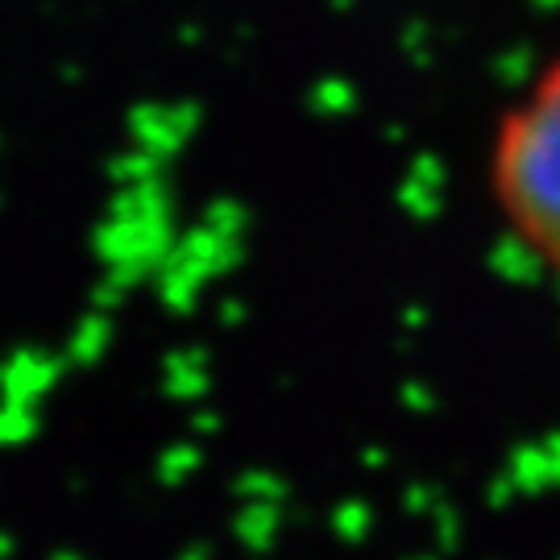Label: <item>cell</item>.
<instances>
[{
    "label": "cell",
    "mask_w": 560,
    "mask_h": 560,
    "mask_svg": "<svg viewBox=\"0 0 560 560\" xmlns=\"http://www.w3.org/2000/svg\"><path fill=\"white\" fill-rule=\"evenodd\" d=\"M486 171L506 233L560 279V59L506 104Z\"/></svg>",
    "instance_id": "1"
},
{
    "label": "cell",
    "mask_w": 560,
    "mask_h": 560,
    "mask_svg": "<svg viewBox=\"0 0 560 560\" xmlns=\"http://www.w3.org/2000/svg\"><path fill=\"white\" fill-rule=\"evenodd\" d=\"M25 432V416L21 411H0V441H13Z\"/></svg>",
    "instance_id": "2"
}]
</instances>
